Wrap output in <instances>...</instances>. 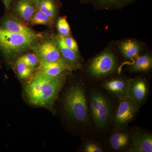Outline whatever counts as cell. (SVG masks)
<instances>
[{
    "instance_id": "cell-12",
    "label": "cell",
    "mask_w": 152,
    "mask_h": 152,
    "mask_svg": "<svg viewBox=\"0 0 152 152\" xmlns=\"http://www.w3.org/2000/svg\"><path fill=\"white\" fill-rule=\"evenodd\" d=\"M72 70V69L64 60L58 62L40 61L32 76L56 77Z\"/></svg>"
},
{
    "instance_id": "cell-25",
    "label": "cell",
    "mask_w": 152,
    "mask_h": 152,
    "mask_svg": "<svg viewBox=\"0 0 152 152\" xmlns=\"http://www.w3.org/2000/svg\"><path fill=\"white\" fill-rule=\"evenodd\" d=\"M64 39L66 45L69 48L72 49L78 54L80 55L78 46L77 44L76 41L75 40V39L70 35L66 36V37H64Z\"/></svg>"
},
{
    "instance_id": "cell-14",
    "label": "cell",
    "mask_w": 152,
    "mask_h": 152,
    "mask_svg": "<svg viewBox=\"0 0 152 152\" xmlns=\"http://www.w3.org/2000/svg\"><path fill=\"white\" fill-rule=\"evenodd\" d=\"M0 28L10 32L23 34H34L38 33L8 12L0 18Z\"/></svg>"
},
{
    "instance_id": "cell-27",
    "label": "cell",
    "mask_w": 152,
    "mask_h": 152,
    "mask_svg": "<svg viewBox=\"0 0 152 152\" xmlns=\"http://www.w3.org/2000/svg\"><path fill=\"white\" fill-rule=\"evenodd\" d=\"M0 66H1V64H0Z\"/></svg>"
},
{
    "instance_id": "cell-16",
    "label": "cell",
    "mask_w": 152,
    "mask_h": 152,
    "mask_svg": "<svg viewBox=\"0 0 152 152\" xmlns=\"http://www.w3.org/2000/svg\"><path fill=\"white\" fill-rule=\"evenodd\" d=\"M58 0H37L38 10L46 15L54 21L60 7Z\"/></svg>"
},
{
    "instance_id": "cell-21",
    "label": "cell",
    "mask_w": 152,
    "mask_h": 152,
    "mask_svg": "<svg viewBox=\"0 0 152 152\" xmlns=\"http://www.w3.org/2000/svg\"><path fill=\"white\" fill-rule=\"evenodd\" d=\"M54 21L42 11L37 10L33 14L32 16L28 22V26H32L36 25H45L48 26H51Z\"/></svg>"
},
{
    "instance_id": "cell-18",
    "label": "cell",
    "mask_w": 152,
    "mask_h": 152,
    "mask_svg": "<svg viewBox=\"0 0 152 152\" xmlns=\"http://www.w3.org/2000/svg\"><path fill=\"white\" fill-rule=\"evenodd\" d=\"M152 58L151 56L144 55L137 56L130 66V70L133 73L146 72L151 69Z\"/></svg>"
},
{
    "instance_id": "cell-23",
    "label": "cell",
    "mask_w": 152,
    "mask_h": 152,
    "mask_svg": "<svg viewBox=\"0 0 152 152\" xmlns=\"http://www.w3.org/2000/svg\"><path fill=\"white\" fill-rule=\"evenodd\" d=\"M19 60L23 62L27 65L37 68L39 64L40 61L35 53H27L19 57Z\"/></svg>"
},
{
    "instance_id": "cell-10",
    "label": "cell",
    "mask_w": 152,
    "mask_h": 152,
    "mask_svg": "<svg viewBox=\"0 0 152 152\" xmlns=\"http://www.w3.org/2000/svg\"><path fill=\"white\" fill-rule=\"evenodd\" d=\"M37 10V0H15L7 12L27 26L30 18Z\"/></svg>"
},
{
    "instance_id": "cell-22",
    "label": "cell",
    "mask_w": 152,
    "mask_h": 152,
    "mask_svg": "<svg viewBox=\"0 0 152 152\" xmlns=\"http://www.w3.org/2000/svg\"><path fill=\"white\" fill-rule=\"evenodd\" d=\"M15 69L18 76L21 80H29L35 72L36 69L30 67L23 62L17 59L15 64Z\"/></svg>"
},
{
    "instance_id": "cell-5",
    "label": "cell",
    "mask_w": 152,
    "mask_h": 152,
    "mask_svg": "<svg viewBox=\"0 0 152 152\" xmlns=\"http://www.w3.org/2000/svg\"><path fill=\"white\" fill-rule=\"evenodd\" d=\"M118 64V60L113 53L105 51L90 61L87 66V73L92 80H102L113 74Z\"/></svg>"
},
{
    "instance_id": "cell-7",
    "label": "cell",
    "mask_w": 152,
    "mask_h": 152,
    "mask_svg": "<svg viewBox=\"0 0 152 152\" xmlns=\"http://www.w3.org/2000/svg\"><path fill=\"white\" fill-rule=\"evenodd\" d=\"M43 39L31 49L37 55L40 61L58 62L64 60L60 54L55 38L45 40H42Z\"/></svg>"
},
{
    "instance_id": "cell-6",
    "label": "cell",
    "mask_w": 152,
    "mask_h": 152,
    "mask_svg": "<svg viewBox=\"0 0 152 152\" xmlns=\"http://www.w3.org/2000/svg\"><path fill=\"white\" fill-rule=\"evenodd\" d=\"M118 104L114 110L112 118L111 125L114 129L127 126L135 119L140 107L129 97L118 100Z\"/></svg>"
},
{
    "instance_id": "cell-9",
    "label": "cell",
    "mask_w": 152,
    "mask_h": 152,
    "mask_svg": "<svg viewBox=\"0 0 152 152\" xmlns=\"http://www.w3.org/2000/svg\"><path fill=\"white\" fill-rule=\"evenodd\" d=\"M149 94V86L145 79H129L127 96L134 101L140 107L145 103Z\"/></svg>"
},
{
    "instance_id": "cell-20",
    "label": "cell",
    "mask_w": 152,
    "mask_h": 152,
    "mask_svg": "<svg viewBox=\"0 0 152 152\" xmlns=\"http://www.w3.org/2000/svg\"><path fill=\"white\" fill-rule=\"evenodd\" d=\"M80 151L83 152H104L107 151L105 145L102 142L92 138L84 140Z\"/></svg>"
},
{
    "instance_id": "cell-4",
    "label": "cell",
    "mask_w": 152,
    "mask_h": 152,
    "mask_svg": "<svg viewBox=\"0 0 152 152\" xmlns=\"http://www.w3.org/2000/svg\"><path fill=\"white\" fill-rule=\"evenodd\" d=\"M42 38L43 35L41 33L23 34L0 28V53L9 62L18 55L31 50Z\"/></svg>"
},
{
    "instance_id": "cell-2",
    "label": "cell",
    "mask_w": 152,
    "mask_h": 152,
    "mask_svg": "<svg viewBox=\"0 0 152 152\" xmlns=\"http://www.w3.org/2000/svg\"><path fill=\"white\" fill-rule=\"evenodd\" d=\"M66 90L63 99L65 115L86 131L91 126V121L84 85L81 82H76Z\"/></svg>"
},
{
    "instance_id": "cell-13",
    "label": "cell",
    "mask_w": 152,
    "mask_h": 152,
    "mask_svg": "<svg viewBox=\"0 0 152 152\" xmlns=\"http://www.w3.org/2000/svg\"><path fill=\"white\" fill-rule=\"evenodd\" d=\"M152 152V133L143 130H134L132 142L128 152Z\"/></svg>"
},
{
    "instance_id": "cell-24",
    "label": "cell",
    "mask_w": 152,
    "mask_h": 152,
    "mask_svg": "<svg viewBox=\"0 0 152 152\" xmlns=\"http://www.w3.org/2000/svg\"><path fill=\"white\" fill-rule=\"evenodd\" d=\"M56 26L57 30L60 35L64 37L70 35V27L65 17H61L58 19Z\"/></svg>"
},
{
    "instance_id": "cell-17",
    "label": "cell",
    "mask_w": 152,
    "mask_h": 152,
    "mask_svg": "<svg viewBox=\"0 0 152 152\" xmlns=\"http://www.w3.org/2000/svg\"><path fill=\"white\" fill-rule=\"evenodd\" d=\"M119 49L123 56L128 60L136 58L141 51L140 44L136 41L130 40L121 43Z\"/></svg>"
},
{
    "instance_id": "cell-19",
    "label": "cell",
    "mask_w": 152,
    "mask_h": 152,
    "mask_svg": "<svg viewBox=\"0 0 152 152\" xmlns=\"http://www.w3.org/2000/svg\"><path fill=\"white\" fill-rule=\"evenodd\" d=\"M135 0H82L83 3H90L98 8L102 9L121 8Z\"/></svg>"
},
{
    "instance_id": "cell-26",
    "label": "cell",
    "mask_w": 152,
    "mask_h": 152,
    "mask_svg": "<svg viewBox=\"0 0 152 152\" xmlns=\"http://www.w3.org/2000/svg\"><path fill=\"white\" fill-rule=\"evenodd\" d=\"M1 1L2 2L7 12H9L11 10L15 0H1Z\"/></svg>"
},
{
    "instance_id": "cell-1",
    "label": "cell",
    "mask_w": 152,
    "mask_h": 152,
    "mask_svg": "<svg viewBox=\"0 0 152 152\" xmlns=\"http://www.w3.org/2000/svg\"><path fill=\"white\" fill-rule=\"evenodd\" d=\"M66 72L56 77H31L25 86L29 103L37 107H52L65 83Z\"/></svg>"
},
{
    "instance_id": "cell-11",
    "label": "cell",
    "mask_w": 152,
    "mask_h": 152,
    "mask_svg": "<svg viewBox=\"0 0 152 152\" xmlns=\"http://www.w3.org/2000/svg\"><path fill=\"white\" fill-rule=\"evenodd\" d=\"M129 79L124 77H116L106 80L101 87L110 96L118 100L127 96Z\"/></svg>"
},
{
    "instance_id": "cell-8",
    "label": "cell",
    "mask_w": 152,
    "mask_h": 152,
    "mask_svg": "<svg viewBox=\"0 0 152 152\" xmlns=\"http://www.w3.org/2000/svg\"><path fill=\"white\" fill-rule=\"evenodd\" d=\"M127 126L115 129L109 137L108 145L110 150L114 152H127L132 142L134 130Z\"/></svg>"
},
{
    "instance_id": "cell-3",
    "label": "cell",
    "mask_w": 152,
    "mask_h": 152,
    "mask_svg": "<svg viewBox=\"0 0 152 152\" xmlns=\"http://www.w3.org/2000/svg\"><path fill=\"white\" fill-rule=\"evenodd\" d=\"M87 99L90 118L94 127L99 132H105L111 125L114 111L113 101L97 88L91 89Z\"/></svg>"
},
{
    "instance_id": "cell-15",
    "label": "cell",
    "mask_w": 152,
    "mask_h": 152,
    "mask_svg": "<svg viewBox=\"0 0 152 152\" xmlns=\"http://www.w3.org/2000/svg\"><path fill=\"white\" fill-rule=\"evenodd\" d=\"M63 59L68 64L73 70L81 66L80 55L69 48L65 42L64 36L58 35L55 38Z\"/></svg>"
}]
</instances>
